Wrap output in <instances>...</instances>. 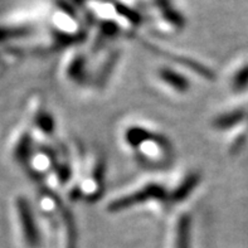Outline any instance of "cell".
I'll return each mask as SVG.
<instances>
[{
    "label": "cell",
    "instance_id": "cell-7",
    "mask_svg": "<svg viewBox=\"0 0 248 248\" xmlns=\"http://www.w3.org/2000/svg\"><path fill=\"white\" fill-rule=\"evenodd\" d=\"M197 180H198V175H195V174L188 175V178L183 182L182 188L179 186V189H178L176 192H174V201L179 202L186 198V195L188 194V192H192L193 189H194V186L197 184Z\"/></svg>",
    "mask_w": 248,
    "mask_h": 248
},
{
    "label": "cell",
    "instance_id": "cell-5",
    "mask_svg": "<svg viewBox=\"0 0 248 248\" xmlns=\"http://www.w3.org/2000/svg\"><path fill=\"white\" fill-rule=\"evenodd\" d=\"M159 78L168 85L169 87H171L173 90L178 92H184L188 90V83H186V79L180 77V75H178L176 72L171 71L169 68H161L159 69Z\"/></svg>",
    "mask_w": 248,
    "mask_h": 248
},
{
    "label": "cell",
    "instance_id": "cell-3",
    "mask_svg": "<svg viewBox=\"0 0 248 248\" xmlns=\"http://www.w3.org/2000/svg\"><path fill=\"white\" fill-rule=\"evenodd\" d=\"M190 218L188 214L179 216L174 231V248H190Z\"/></svg>",
    "mask_w": 248,
    "mask_h": 248
},
{
    "label": "cell",
    "instance_id": "cell-6",
    "mask_svg": "<svg viewBox=\"0 0 248 248\" xmlns=\"http://www.w3.org/2000/svg\"><path fill=\"white\" fill-rule=\"evenodd\" d=\"M85 71V58L81 53L73 54V57L67 62L66 77L71 81H81Z\"/></svg>",
    "mask_w": 248,
    "mask_h": 248
},
{
    "label": "cell",
    "instance_id": "cell-2",
    "mask_svg": "<svg viewBox=\"0 0 248 248\" xmlns=\"http://www.w3.org/2000/svg\"><path fill=\"white\" fill-rule=\"evenodd\" d=\"M165 190L161 188V186H156V184H150L146 186L144 189H140L138 192L129 194L125 198L117 199L108 207V211L117 212L123 211L126 208H130V205L136 204V203H142L145 201H151V199H164L165 197Z\"/></svg>",
    "mask_w": 248,
    "mask_h": 248
},
{
    "label": "cell",
    "instance_id": "cell-4",
    "mask_svg": "<svg viewBox=\"0 0 248 248\" xmlns=\"http://www.w3.org/2000/svg\"><path fill=\"white\" fill-rule=\"evenodd\" d=\"M246 119H247V113L243 108L228 111L227 113L220 115L219 117L214 120V127L218 130H228L238 123L246 121Z\"/></svg>",
    "mask_w": 248,
    "mask_h": 248
},
{
    "label": "cell",
    "instance_id": "cell-1",
    "mask_svg": "<svg viewBox=\"0 0 248 248\" xmlns=\"http://www.w3.org/2000/svg\"><path fill=\"white\" fill-rule=\"evenodd\" d=\"M14 209H16V223H18L22 242L27 246V248H37L39 245V236H38L37 227L33 218L34 216L31 213V205L23 197H19L16 199Z\"/></svg>",
    "mask_w": 248,
    "mask_h": 248
}]
</instances>
